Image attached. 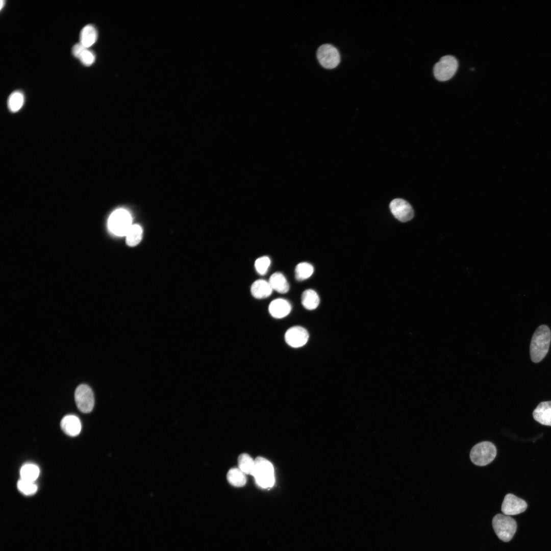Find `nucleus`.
Instances as JSON below:
<instances>
[{
	"mask_svg": "<svg viewBox=\"0 0 551 551\" xmlns=\"http://www.w3.org/2000/svg\"><path fill=\"white\" fill-rule=\"evenodd\" d=\"M551 341V332L546 325H541L536 330L532 337L530 352L532 361L540 362L548 353Z\"/></svg>",
	"mask_w": 551,
	"mask_h": 551,
	"instance_id": "nucleus-1",
	"label": "nucleus"
},
{
	"mask_svg": "<svg viewBox=\"0 0 551 551\" xmlns=\"http://www.w3.org/2000/svg\"><path fill=\"white\" fill-rule=\"evenodd\" d=\"M253 476L258 485L263 488L272 487L275 481L274 469L272 464L266 459L258 457L255 460Z\"/></svg>",
	"mask_w": 551,
	"mask_h": 551,
	"instance_id": "nucleus-2",
	"label": "nucleus"
},
{
	"mask_svg": "<svg viewBox=\"0 0 551 551\" xmlns=\"http://www.w3.org/2000/svg\"><path fill=\"white\" fill-rule=\"evenodd\" d=\"M496 452L493 443L487 441H482L472 447L470 452V459L476 465L485 466L493 461Z\"/></svg>",
	"mask_w": 551,
	"mask_h": 551,
	"instance_id": "nucleus-3",
	"label": "nucleus"
},
{
	"mask_svg": "<svg viewBox=\"0 0 551 551\" xmlns=\"http://www.w3.org/2000/svg\"><path fill=\"white\" fill-rule=\"evenodd\" d=\"M492 527L499 539L504 542H509L514 536L517 524L515 520L509 516L497 514L492 519Z\"/></svg>",
	"mask_w": 551,
	"mask_h": 551,
	"instance_id": "nucleus-4",
	"label": "nucleus"
},
{
	"mask_svg": "<svg viewBox=\"0 0 551 551\" xmlns=\"http://www.w3.org/2000/svg\"><path fill=\"white\" fill-rule=\"evenodd\" d=\"M132 218L130 214L125 209H119L114 211L108 220L110 230L117 236H126L131 227Z\"/></svg>",
	"mask_w": 551,
	"mask_h": 551,
	"instance_id": "nucleus-5",
	"label": "nucleus"
},
{
	"mask_svg": "<svg viewBox=\"0 0 551 551\" xmlns=\"http://www.w3.org/2000/svg\"><path fill=\"white\" fill-rule=\"evenodd\" d=\"M458 67V62L455 57L451 55L443 56L433 67L434 77L439 81H448L455 75Z\"/></svg>",
	"mask_w": 551,
	"mask_h": 551,
	"instance_id": "nucleus-6",
	"label": "nucleus"
},
{
	"mask_svg": "<svg viewBox=\"0 0 551 551\" xmlns=\"http://www.w3.org/2000/svg\"><path fill=\"white\" fill-rule=\"evenodd\" d=\"M317 58L321 66L333 69L339 63L340 56L337 49L330 44L321 45L317 49Z\"/></svg>",
	"mask_w": 551,
	"mask_h": 551,
	"instance_id": "nucleus-7",
	"label": "nucleus"
},
{
	"mask_svg": "<svg viewBox=\"0 0 551 551\" xmlns=\"http://www.w3.org/2000/svg\"><path fill=\"white\" fill-rule=\"evenodd\" d=\"M74 399L78 408L83 413L90 412L94 407V396L92 389L87 385L81 384L75 390Z\"/></svg>",
	"mask_w": 551,
	"mask_h": 551,
	"instance_id": "nucleus-8",
	"label": "nucleus"
},
{
	"mask_svg": "<svg viewBox=\"0 0 551 551\" xmlns=\"http://www.w3.org/2000/svg\"><path fill=\"white\" fill-rule=\"evenodd\" d=\"M390 210L393 216L402 222L411 220L414 216L412 207L407 201L401 198H395L389 204Z\"/></svg>",
	"mask_w": 551,
	"mask_h": 551,
	"instance_id": "nucleus-9",
	"label": "nucleus"
},
{
	"mask_svg": "<svg viewBox=\"0 0 551 551\" xmlns=\"http://www.w3.org/2000/svg\"><path fill=\"white\" fill-rule=\"evenodd\" d=\"M527 504L523 499L515 495L508 493L504 497L502 505V511L505 515H514L523 512L527 508Z\"/></svg>",
	"mask_w": 551,
	"mask_h": 551,
	"instance_id": "nucleus-10",
	"label": "nucleus"
},
{
	"mask_svg": "<svg viewBox=\"0 0 551 551\" xmlns=\"http://www.w3.org/2000/svg\"><path fill=\"white\" fill-rule=\"evenodd\" d=\"M309 339V334L303 327L294 326L289 328L285 334L286 343L293 347H299L304 345Z\"/></svg>",
	"mask_w": 551,
	"mask_h": 551,
	"instance_id": "nucleus-11",
	"label": "nucleus"
},
{
	"mask_svg": "<svg viewBox=\"0 0 551 551\" xmlns=\"http://www.w3.org/2000/svg\"><path fill=\"white\" fill-rule=\"evenodd\" d=\"M534 419L541 424L551 426V401L539 404L533 412Z\"/></svg>",
	"mask_w": 551,
	"mask_h": 551,
	"instance_id": "nucleus-12",
	"label": "nucleus"
},
{
	"mask_svg": "<svg viewBox=\"0 0 551 551\" xmlns=\"http://www.w3.org/2000/svg\"><path fill=\"white\" fill-rule=\"evenodd\" d=\"M290 304L283 298H277L272 300L269 305L268 310L270 315L276 318H282L290 312Z\"/></svg>",
	"mask_w": 551,
	"mask_h": 551,
	"instance_id": "nucleus-13",
	"label": "nucleus"
},
{
	"mask_svg": "<svg viewBox=\"0 0 551 551\" xmlns=\"http://www.w3.org/2000/svg\"><path fill=\"white\" fill-rule=\"evenodd\" d=\"M61 427L63 432L70 436H77L81 430V423L79 418L73 415L65 416L61 421Z\"/></svg>",
	"mask_w": 551,
	"mask_h": 551,
	"instance_id": "nucleus-14",
	"label": "nucleus"
},
{
	"mask_svg": "<svg viewBox=\"0 0 551 551\" xmlns=\"http://www.w3.org/2000/svg\"><path fill=\"white\" fill-rule=\"evenodd\" d=\"M272 291V289L269 282L264 280H258L255 281L251 287L252 295L259 299L268 297Z\"/></svg>",
	"mask_w": 551,
	"mask_h": 551,
	"instance_id": "nucleus-15",
	"label": "nucleus"
},
{
	"mask_svg": "<svg viewBox=\"0 0 551 551\" xmlns=\"http://www.w3.org/2000/svg\"><path fill=\"white\" fill-rule=\"evenodd\" d=\"M97 32L94 26L89 24L85 26L80 34V43L86 48L92 46L97 40Z\"/></svg>",
	"mask_w": 551,
	"mask_h": 551,
	"instance_id": "nucleus-16",
	"label": "nucleus"
},
{
	"mask_svg": "<svg viewBox=\"0 0 551 551\" xmlns=\"http://www.w3.org/2000/svg\"><path fill=\"white\" fill-rule=\"evenodd\" d=\"M269 283L272 289L280 293H285L289 289V285L285 276L280 272H275L269 278Z\"/></svg>",
	"mask_w": 551,
	"mask_h": 551,
	"instance_id": "nucleus-17",
	"label": "nucleus"
},
{
	"mask_svg": "<svg viewBox=\"0 0 551 551\" xmlns=\"http://www.w3.org/2000/svg\"><path fill=\"white\" fill-rule=\"evenodd\" d=\"M319 302L318 295L312 289L306 290L302 294V304L308 310H312L316 309Z\"/></svg>",
	"mask_w": 551,
	"mask_h": 551,
	"instance_id": "nucleus-18",
	"label": "nucleus"
},
{
	"mask_svg": "<svg viewBox=\"0 0 551 551\" xmlns=\"http://www.w3.org/2000/svg\"><path fill=\"white\" fill-rule=\"evenodd\" d=\"M227 479L231 485L237 487H242L246 483L245 473L239 468L230 469L227 473Z\"/></svg>",
	"mask_w": 551,
	"mask_h": 551,
	"instance_id": "nucleus-19",
	"label": "nucleus"
},
{
	"mask_svg": "<svg viewBox=\"0 0 551 551\" xmlns=\"http://www.w3.org/2000/svg\"><path fill=\"white\" fill-rule=\"evenodd\" d=\"M238 468L245 474L253 476L255 469V460L247 454L243 453L238 458Z\"/></svg>",
	"mask_w": 551,
	"mask_h": 551,
	"instance_id": "nucleus-20",
	"label": "nucleus"
},
{
	"mask_svg": "<svg viewBox=\"0 0 551 551\" xmlns=\"http://www.w3.org/2000/svg\"><path fill=\"white\" fill-rule=\"evenodd\" d=\"M39 469L35 464L28 463L23 465L20 470L21 479L34 482L38 477Z\"/></svg>",
	"mask_w": 551,
	"mask_h": 551,
	"instance_id": "nucleus-21",
	"label": "nucleus"
},
{
	"mask_svg": "<svg viewBox=\"0 0 551 551\" xmlns=\"http://www.w3.org/2000/svg\"><path fill=\"white\" fill-rule=\"evenodd\" d=\"M23 103L24 95L23 93L19 90L13 92L9 96L8 106L9 110L13 112L19 110Z\"/></svg>",
	"mask_w": 551,
	"mask_h": 551,
	"instance_id": "nucleus-22",
	"label": "nucleus"
},
{
	"mask_svg": "<svg viewBox=\"0 0 551 551\" xmlns=\"http://www.w3.org/2000/svg\"><path fill=\"white\" fill-rule=\"evenodd\" d=\"M142 230L140 226L133 224L126 235V241L128 245L134 246L138 244L142 238Z\"/></svg>",
	"mask_w": 551,
	"mask_h": 551,
	"instance_id": "nucleus-23",
	"label": "nucleus"
},
{
	"mask_svg": "<svg viewBox=\"0 0 551 551\" xmlns=\"http://www.w3.org/2000/svg\"><path fill=\"white\" fill-rule=\"evenodd\" d=\"M314 272L313 266L307 262L298 264L295 269V277L297 280H305L311 276Z\"/></svg>",
	"mask_w": 551,
	"mask_h": 551,
	"instance_id": "nucleus-24",
	"label": "nucleus"
},
{
	"mask_svg": "<svg viewBox=\"0 0 551 551\" xmlns=\"http://www.w3.org/2000/svg\"><path fill=\"white\" fill-rule=\"evenodd\" d=\"M17 485L18 490L24 495L34 494L37 490V486L34 482L20 479L18 481Z\"/></svg>",
	"mask_w": 551,
	"mask_h": 551,
	"instance_id": "nucleus-25",
	"label": "nucleus"
},
{
	"mask_svg": "<svg viewBox=\"0 0 551 551\" xmlns=\"http://www.w3.org/2000/svg\"><path fill=\"white\" fill-rule=\"evenodd\" d=\"M270 260L267 256H263L258 258L255 263V267L257 271L260 274H264L266 273L269 265Z\"/></svg>",
	"mask_w": 551,
	"mask_h": 551,
	"instance_id": "nucleus-26",
	"label": "nucleus"
},
{
	"mask_svg": "<svg viewBox=\"0 0 551 551\" xmlns=\"http://www.w3.org/2000/svg\"><path fill=\"white\" fill-rule=\"evenodd\" d=\"M95 58V55L93 52L86 48L82 52L78 59L84 65L90 66L93 63Z\"/></svg>",
	"mask_w": 551,
	"mask_h": 551,
	"instance_id": "nucleus-27",
	"label": "nucleus"
},
{
	"mask_svg": "<svg viewBox=\"0 0 551 551\" xmlns=\"http://www.w3.org/2000/svg\"><path fill=\"white\" fill-rule=\"evenodd\" d=\"M85 48H86V47L83 45L81 43L79 42L76 43L73 45L72 48V53L75 57L79 58L81 54Z\"/></svg>",
	"mask_w": 551,
	"mask_h": 551,
	"instance_id": "nucleus-28",
	"label": "nucleus"
},
{
	"mask_svg": "<svg viewBox=\"0 0 551 551\" xmlns=\"http://www.w3.org/2000/svg\"><path fill=\"white\" fill-rule=\"evenodd\" d=\"M4 4H5V2L1 0V10L3 8Z\"/></svg>",
	"mask_w": 551,
	"mask_h": 551,
	"instance_id": "nucleus-29",
	"label": "nucleus"
}]
</instances>
